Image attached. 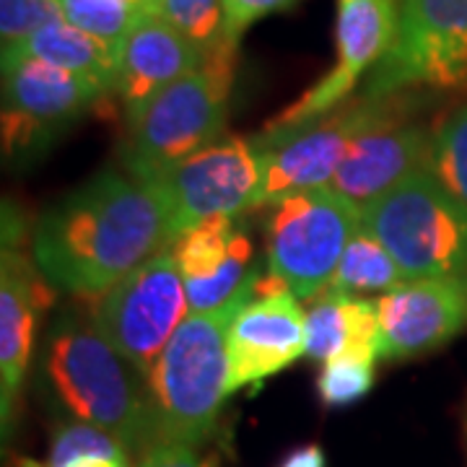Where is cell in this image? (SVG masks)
Returning a JSON list of instances; mask_svg holds the SVG:
<instances>
[{
    "label": "cell",
    "mask_w": 467,
    "mask_h": 467,
    "mask_svg": "<svg viewBox=\"0 0 467 467\" xmlns=\"http://www.w3.org/2000/svg\"><path fill=\"white\" fill-rule=\"evenodd\" d=\"M167 247L161 195L112 169L55 202L32 234L34 265L47 284L91 299Z\"/></svg>",
    "instance_id": "1"
},
{
    "label": "cell",
    "mask_w": 467,
    "mask_h": 467,
    "mask_svg": "<svg viewBox=\"0 0 467 467\" xmlns=\"http://www.w3.org/2000/svg\"><path fill=\"white\" fill-rule=\"evenodd\" d=\"M39 379L67 418L115 436L130 457L156 444L146 374L107 340L94 317L63 312L52 322Z\"/></svg>",
    "instance_id": "2"
},
{
    "label": "cell",
    "mask_w": 467,
    "mask_h": 467,
    "mask_svg": "<svg viewBox=\"0 0 467 467\" xmlns=\"http://www.w3.org/2000/svg\"><path fill=\"white\" fill-rule=\"evenodd\" d=\"M257 275L260 270L216 312L190 315L156 358L146 377L156 441L198 447L211 439L229 398L226 335L239 309L254 299Z\"/></svg>",
    "instance_id": "3"
},
{
    "label": "cell",
    "mask_w": 467,
    "mask_h": 467,
    "mask_svg": "<svg viewBox=\"0 0 467 467\" xmlns=\"http://www.w3.org/2000/svg\"><path fill=\"white\" fill-rule=\"evenodd\" d=\"M236 50L221 45L198 70L167 86L143 109L128 117V174L149 180L223 138Z\"/></svg>",
    "instance_id": "4"
},
{
    "label": "cell",
    "mask_w": 467,
    "mask_h": 467,
    "mask_svg": "<svg viewBox=\"0 0 467 467\" xmlns=\"http://www.w3.org/2000/svg\"><path fill=\"white\" fill-rule=\"evenodd\" d=\"M361 221L408 281L467 275V213L426 167L368 202Z\"/></svg>",
    "instance_id": "5"
},
{
    "label": "cell",
    "mask_w": 467,
    "mask_h": 467,
    "mask_svg": "<svg viewBox=\"0 0 467 467\" xmlns=\"http://www.w3.org/2000/svg\"><path fill=\"white\" fill-rule=\"evenodd\" d=\"M395 99L398 94H364L361 99L343 101L333 112L296 125L270 122L265 133L252 140L260 161L257 205H275L296 192L330 187L350 143L379 122Z\"/></svg>",
    "instance_id": "6"
},
{
    "label": "cell",
    "mask_w": 467,
    "mask_h": 467,
    "mask_svg": "<svg viewBox=\"0 0 467 467\" xmlns=\"http://www.w3.org/2000/svg\"><path fill=\"white\" fill-rule=\"evenodd\" d=\"M358 226L361 208L333 187L284 198L267 221V273L278 275L299 299H317L333 284Z\"/></svg>",
    "instance_id": "7"
},
{
    "label": "cell",
    "mask_w": 467,
    "mask_h": 467,
    "mask_svg": "<svg viewBox=\"0 0 467 467\" xmlns=\"http://www.w3.org/2000/svg\"><path fill=\"white\" fill-rule=\"evenodd\" d=\"M467 88V0H398V29L364 94Z\"/></svg>",
    "instance_id": "8"
},
{
    "label": "cell",
    "mask_w": 467,
    "mask_h": 467,
    "mask_svg": "<svg viewBox=\"0 0 467 467\" xmlns=\"http://www.w3.org/2000/svg\"><path fill=\"white\" fill-rule=\"evenodd\" d=\"M91 317L107 340L146 377L171 335L190 317L184 281L171 247L99 294Z\"/></svg>",
    "instance_id": "9"
},
{
    "label": "cell",
    "mask_w": 467,
    "mask_h": 467,
    "mask_svg": "<svg viewBox=\"0 0 467 467\" xmlns=\"http://www.w3.org/2000/svg\"><path fill=\"white\" fill-rule=\"evenodd\" d=\"M143 182L164 201L167 242L171 247L208 218L236 216L247 208H257L260 161L252 140L218 138L216 143Z\"/></svg>",
    "instance_id": "10"
},
{
    "label": "cell",
    "mask_w": 467,
    "mask_h": 467,
    "mask_svg": "<svg viewBox=\"0 0 467 467\" xmlns=\"http://www.w3.org/2000/svg\"><path fill=\"white\" fill-rule=\"evenodd\" d=\"M107 97L101 86L45 60H3V143L32 150Z\"/></svg>",
    "instance_id": "11"
},
{
    "label": "cell",
    "mask_w": 467,
    "mask_h": 467,
    "mask_svg": "<svg viewBox=\"0 0 467 467\" xmlns=\"http://www.w3.org/2000/svg\"><path fill=\"white\" fill-rule=\"evenodd\" d=\"M304 317L299 296L278 275L267 270L257 275L254 299L239 309L226 335L229 395L260 384L306 356Z\"/></svg>",
    "instance_id": "12"
},
{
    "label": "cell",
    "mask_w": 467,
    "mask_h": 467,
    "mask_svg": "<svg viewBox=\"0 0 467 467\" xmlns=\"http://www.w3.org/2000/svg\"><path fill=\"white\" fill-rule=\"evenodd\" d=\"M398 29V0H335V66L275 125H296L333 112L368 67L379 66Z\"/></svg>",
    "instance_id": "13"
},
{
    "label": "cell",
    "mask_w": 467,
    "mask_h": 467,
    "mask_svg": "<svg viewBox=\"0 0 467 467\" xmlns=\"http://www.w3.org/2000/svg\"><path fill=\"white\" fill-rule=\"evenodd\" d=\"M379 317V358L400 361L447 346L467 327V275L408 281L382 294Z\"/></svg>",
    "instance_id": "14"
},
{
    "label": "cell",
    "mask_w": 467,
    "mask_h": 467,
    "mask_svg": "<svg viewBox=\"0 0 467 467\" xmlns=\"http://www.w3.org/2000/svg\"><path fill=\"white\" fill-rule=\"evenodd\" d=\"M410 109L413 101L398 94L392 109L350 143L343 164L335 171L330 187L356 202L361 211L410 171L426 167L434 133L410 122Z\"/></svg>",
    "instance_id": "15"
},
{
    "label": "cell",
    "mask_w": 467,
    "mask_h": 467,
    "mask_svg": "<svg viewBox=\"0 0 467 467\" xmlns=\"http://www.w3.org/2000/svg\"><path fill=\"white\" fill-rule=\"evenodd\" d=\"M47 278L16 247H3L0 270V418L3 436L11 434L18 398L32 361L34 335L42 312L52 304Z\"/></svg>",
    "instance_id": "16"
},
{
    "label": "cell",
    "mask_w": 467,
    "mask_h": 467,
    "mask_svg": "<svg viewBox=\"0 0 467 467\" xmlns=\"http://www.w3.org/2000/svg\"><path fill=\"white\" fill-rule=\"evenodd\" d=\"M174 260L182 273L190 315L216 312L244 288L252 267V242L234 216L202 221L174 244Z\"/></svg>",
    "instance_id": "17"
},
{
    "label": "cell",
    "mask_w": 467,
    "mask_h": 467,
    "mask_svg": "<svg viewBox=\"0 0 467 467\" xmlns=\"http://www.w3.org/2000/svg\"><path fill=\"white\" fill-rule=\"evenodd\" d=\"M208 60L192 39L177 32L159 14H143L117 45L115 97L125 117L143 109L159 91L198 70Z\"/></svg>",
    "instance_id": "18"
},
{
    "label": "cell",
    "mask_w": 467,
    "mask_h": 467,
    "mask_svg": "<svg viewBox=\"0 0 467 467\" xmlns=\"http://www.w3.org/2000/svg\"><path fill=\"white\" fill-rule=\"evenodd\" d=\"M306 356L315 361H333L337 356L379 358V317L377 304L325 288L306 309Z\"/></svg>",
    "instance_id": "19"
},
{
    "label": "cell",
    "mask_w": 467,
    "mask_h": 467,
    "mask_svg": "<svg viewBox=\"0 0 467 467\" xmlns=\"http://www.w3.org/2000/svg\"><path fill=\"white\" fill-rule=\"evenodd\" d=\"M18 57L45 60L115 94L117 47L67 24L66 18L52 21L29 39H24L21 45L3 47V60H18Z\"/></svg>",
    "instance_id": "20"
},
{
    "label": "cell",
    "mask_w": 467,
    "mask_h": 467,
    "mask_svg": "<svg viewBox=\"0 0 467 467\" xmlns=\"http://www.w3.org/2000/svg\"><path fill=\"white\" fill-rule=\"evenodd\" d=\"M402 284H408V278L402 275L400 265L361 221V226L356 229L340 257L333 284L327 288L358 296V294H389Z\"/></svg>",
    "instance_id": "21"
},
{
    "label": "cell",
    "mask_w": 467,
    "mask_h": 467,
    "mask_svg": "<svg viewBox=\"0 0 467 467\" xmlns=\"http://www.w3.org/2000/svg\"><path fill=\"white\" fill-rule=\"evenodd\" d=\"M426 169L467 213V104L434 130Z\"/></svg>",
    "instance_id": "22"
},
{
    "label": "cell",
    "mask_w": 467,
    "mask_h": 467,
    "mask_svg": "<svg viewBox=\"0 0 467 467\" xmlns=\"http://www.w3.org/2000/svg\"><path fill=\"white\" fill-rule=\"evenodd\" d=\"M86 457L130 460V451L97 426L66 418L55 426L47 454L42 460H18L16 467H73Z\"/></svg>",
    "instance_id": "23"
},
{
    "label": "cell",
    "mask_w": 467,
    "mask_h": 467,
    "mask_svg": "<svg viewBox=\"0 0 467 467\" xmlns=\"http://www.w3.org/2000/svg\"><path fill=\"white\" fill-rule=\"evenodd\" d=\"M153 14L192 39L202 52H216L223 42V0H156Z\"/></svg>",
    "instance_id": "24"
},
{
    "label": "cell",
    "mask_w": 467,
    "mask_h": 467,
    "mask_svg": "<svg viewBox=\"0 0 467 467\" xmlns=\"http://www.w3.org/2000/svg\"><path fill=\"white\" fill-rule=\"evenodd\" d=\"M63 18L67 24L99 36L101 42L117 47L143 16L130 0H60Z\"/></svg>",
    "instance_id": "25"
},
{
    "label": "cell",
    "mask_w": 467,
    "mask_h": 467,
    "mask_svg": "<svg viewBox=\"0 0 467 467\" xmlns=\"http://www.w3.org/2000/svg\"><path fill=\"white\" fill-rule=\"evenodd\" d=\"M374 361L368 356H337L327 361L317 377V395L327 408H346L367 398L374 387Z\"/></svg>",
    "instance_id": "26"
},
{
    "label": "cell",
    "mask_w": 467,
    "mask_h": 467,
    "mask_svg": "<svg viewBox=\"0 0 467 467\" xmlns=\"http://www.w3.org/2000/svg\"><path fill=\"white\" fill-rule=\"evenodd\" d=\"M63 18L60 0H0V39L3 47L21 45L32 34Z\"/></svg>",
    "instance_id": "27"
},
{
    "label": "cell",
    "mask_w": 467,
    "mask_h": 467,
    "mask_svg": "<svg viewBox=\"0 0 467 467\" xmlns=\"http://www.w3.org/2000/svg\"><path fill=\"white\" fill-rule=\"evenodd\" d=\"M299 0H223V42L239 47L244 32L252 24L270 14H281L294 8Z\"/></svg>",
    "instance_id": "28"
},
{
    "label": "cell",
    "mask_w": 467,
    "mask_h": 467,
    "mask_svg": "<svg viewBox=\"0 0 467 467\" xmlns=\"http://www.w3.org/2000/svg\"><path fill=\"white\" fill-rule=\"evenodd\" d=\"M135 467H211L201 454L198 447L190 444H174V441H156L149 450L138 457Z\"/></svg>",
    "instance_id": "29"
},
{
    "label": "cell",
    "mask_w": 467,
    "mask_h": 467,
    "mask_svg": "<svg viewBox=\"0 0 467 467\" xmlns=\"http://www.w3.org/2000/svg\"><path fill=\"white\" fill-rule=\"evenodd\" d=\"M327 460H325V451L317 444H306V447H299L294 450L284 462L278 467H325Z\"/></svg>",
    "instance_id": "30"
},
{
    "label": "cell",
    "mask_w": 467,
    "mask_h": 467,
    "mask_svg": "<svg viewBox=\"0 0 467 467\" xmlns=\"http://www.w3.org/2000/svg\"><path fill=\"white\" fill-rule=\"evenodd\" d=\"M73 467H130V460H115V457H86Z\"/></svg>",
    "instance_id": "31"
},
{
    "label": "cell",
    "mask_w": 467,
    "mask_h": 467,
    "mask_svg": "<svg viewBox=\"0 0 467 467\" xmlns=\"http://www.w3.org/2000/svg\"><path fill=\"white\" fill-rule=\"evenodd\" d=\"M130 3H133L140 14H153V3H156V0H130Z\"/></svg>",
    "instance_id": "32"
}]
</instances>
